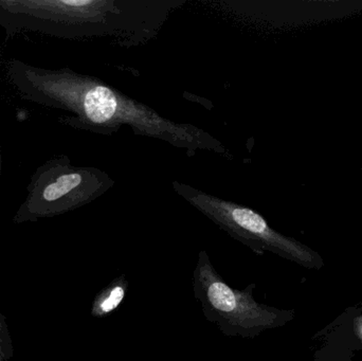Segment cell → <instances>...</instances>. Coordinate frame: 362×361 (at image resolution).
Masks as SVG:
<instances>
[{
	"instance_id": "cell-3",
	"label": "cell",
	"mask_w": 362,
	"mask_h": 361,
	"mask_svg": "<svg viewBox=\"0 0 362 361\" xmlns=\"http://www.w3.org/2000/svg\"><path fill=\"white\" fill-rule=\"evenodd\" d=\"M257 285L236 290L215 269L206 251L198 254L193 273V292L204 318L227 337L255 338L262 333L282 328L295 318L293 309H281L253 298Z\"/></svg>"
},
{
	"instance_id": "cell-6",
	"label": "cell",
	"mask_w": 362,
	"mask_h": 361,
	"mask_svg": "<svg viewBox=\"0 0 362 361\" xmlns=\"http://www.w3.org/2000/svg\"><path fill=\"white\" fill-rule=\"evenodd\" d=\"M127 290L129 281L127 277L124 275L117 277L95 296L91 307V316L103 318L114 313L124 301Z\"/></svg>"
},
{
	"instance_id": "cell-8",
	"label": "cell",
	"mask_w": 362,
	"mask_h": 361,
	"mask_svg": "<svg viewBox=\"0 0 362 361\" xmlns=\"http://www.w3.org/2000/svg\"><path fill=\"white\" fill-rule=\"evenodd\" d=\"M355 331H356L357 336L362 341V317L357 318L355 320Z\"/></svg>"
},
{
	"instance_id": "cell-5",
	"label": "cell",
	"mask_w": 362,
	"mask_h": 361,
	"mask_svg": "<svg viewBox=\"0 0 362 361\" xmlns=\"http://www.w3.org/2000/svg\"><path fill=\"white\" fill-rule=\"evenodd\" d=\"M174 189L221 230L250 248L255 254L262 256L269 251L308 269L319 271L325 266L318 252L274 230L261 214L250 208L223 201L177 182L174 184Z\"/></svg>"
},
{
	"instance_id": "cell-9",
	"label": "cell",
	"mask_w": 362,
	"mask_h": 361,
	"mask_svg": "<svg viewBox=\"0 0 362 361\" xmlns=\"http://www.w3.org/2000/svg\"><path fill=\"white\" fill-rule=\"evenodd\" d=\"M2 173V148L0 146V177H1Z\"/></svg>"
},
{
	"instance_id": "cell-1",
	"label": "cell",
	"mask_w": 362,
	"mask_h": 361,
	"mask_svg": "<svg viewBox=\"0 0 362 361\" xmlns=\"http://www.w3.org/2000/svg\"><path fill=\"white\" fill-rule=\"evenodd\" d=\"M6 78L23 99L70 112L63 122L74 129L107 133L129 124L138 133L191 143L192 129L169 122L93 76L70 68L47 69L19 59L6 64Z\"/></svg>"
},
{
	"instance_id": "cell-4",
	"label": "cell",
	"mask_w": 362,
	"mask_h": 361,
	"mask_svg": "<svg viewBox=\"0 0 362 361\" xmlns=\"http://www.w3.org/2000/svg\"><path fill=\"white\" fill-rule=\"evenodd\" d=\"M110 182L103 172L76 167L67 156L49 159L30 178L27 196L13 222H37L74 211L103 194L110 188Z\"/></svg>"
},
{
	"instance_id": "cell-2",
	"label": "cell",
	"mask_w": 362,
	"mask_h": 361,
	"mask_svg": "<svg viewBox=\"0 0 362 361\" xmlns=\"http://www.w3.org/2000/svg\"><path fill=\"white\" fill-rule=\"evenodd\" d=\"M107 0H0V25L6 37L21 31L62 38L110 33L127 8Z\"/></svg>"
},
{
	"instance_id": "cell-7",
	"label": "cell",
	"mask_w": 362,
	"mask_h": 361,
	"mask_svg": "<svg viewBox=\"0 0 362 361\" xmlns=\"http://www.w3.org/2000/svg\"><path fill=\"white\" fill-rule=\"evenodd\" d=\"M14 355L12 337L6 317L0 312V361H8Z\"/></svg>"
}]
</instances>
